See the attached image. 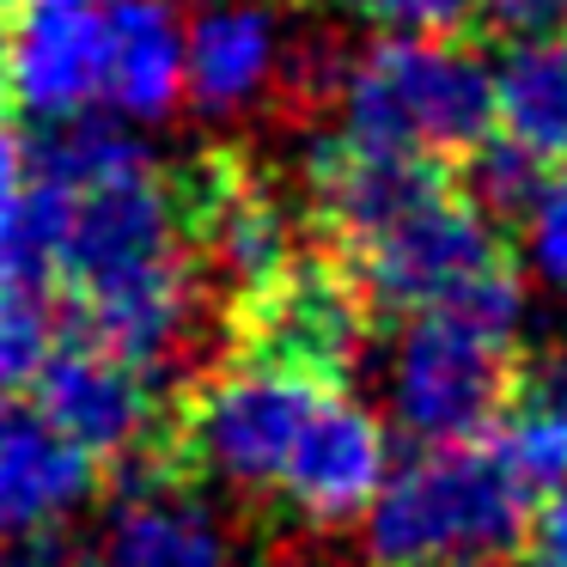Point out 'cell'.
Returning <instances> with one entry per match:
<instances>
[{
  "instance_id": "cell-9",
  "label": "cell",
  "mask_w": 567,
  "mask_h": 567,
  "mask_svg": "<svg viewBox=\"0 0 567 567\" xmlns=\"http://www.w3.org/2000/svg\"><path fill=\"white\" fill-rule=\"evenodd\" d=\"M384 427L354 391H323L281 470L287 530H354L384 482Z\"/></svg>"
},
{
  "instance_id": "cell-23",
  "label": "cell",
  "mask_w": 567,
  "mask_h": 567,
  "mask_svg": "<svg viewBox=\"0 0 567 567\" xmlns=\"http://www.w3.org/2000/svg\"><path fill=\"white\" fill-rule=\"evenodd\" d=\"M530 567H567V488L530 513V543H525Z\"/></svg>"
},
{
  "instance_id": "cell-11",
  "label": "cell",
  "mask_w": 567,
  "mask_h": 567,
  "mask_svg": "<svg viewBox=\"0 0 567 567\" xmlns=\"http://www.w3.org/2000/svg\"><path fill=\"white\" fill-rule=\"evenodd\" d=\"M275 43H281V25L262 0L202 7L184 38V104L202 123H245L250 135L262 86H269Z\"/></svg>"
},
{
  "instance_id": "cell-4",
  "label": "cell",
  "mask_w": 567,
  "mask_h": 567,
  "mask_svg": "<svg viewBox=\"0 0 567 567\" xmlns=\"http://www.w3.org/2000/svg\"><path fill=\"white\" fill-rule=\"evenodd\" d=\"M379 330L348 262L323 238H306L262 293L233 306V360L354 391Z\"/></svg>"
},
{
  "instance_id": "cell-8",
  "label": "cell",
  "mask_w": 567,
  "mask_h": 567,
  "mask_svg": "<svg viewBox=\"0 0 567 567\" xmlns=\"http://www.w3.org/2000/svg\"><path fill=\"white\" fill-rule=\"evenodd\" d=\"M184 257V233H177V208L165 189L159 165H128L99 184L74 189V220H68L62 269H55V293L92 299L111 293L123 281L165 269Z\"/></svg>"
},
{
  "instance_id": "cell-7",
  "label": "cell",
  "mask_w": 567,
  "mask_h": 567,
  "mask_svg": "<svg viewBox=\"0 0 567 567\" xmlns=\"http://www.w3.org/2000/svg\"><path fill=\"white\" fill-rule=\"evenodd\" d=\"M257 537L196 476L104 488V513L80 530L74 567H245Z\"/></svg>"
},
{
  "instance_id": "cell-24",
  "label": "cell",
  "mask_w": 567,
  "mask_h": 567,
  "mask_svg": "<svg viewBox=\"0 0 567 567\" xmlns=\"http://www.w3.org/2000/svg\"><path fill=\"white\" fill-rule=\"evenodd\" d=\"M440 567H525L518 555H470V561H440Z\"/></svg>"
},
{
  "instance_id": "cell-15",
  "label": "cell",
  "mask_w": 567,
  "mask_h": 567,
  "mask_svg": "<svg viewBox=\"0 0 567 567\" xmlns=\"http://www.w3.org/2000/svg\"><path fill=\"white\" fill-rule=\"evenodd\" d=\"M19 141H25V177H43V184H62V189H86L111 172L153 159L116 116L92 111V104L68 116H38L31 135H19Z\"/></svg>"
},
{
  "instance_id": "cell-16",
  "label": "cell",
  "mask_w": 567,
  "mask_h": 567,
  "mask_svg": "<svg viewBox=\"0 0 567 567\" xmlns=\"http://www.w3.org/2000/svg\"><path fill=\"white\" fill-rule=\"evenodd\" d=\"M555 177H561V165H549L543 153H530L525 141H513V135H482L476 147L457 159V189H464V202L488 226H501L506 238L530 233V220H537L543 196L555 189Z\"/></svg>"
},
{
  "instance_id": "cell-10",
  "label": "cell",
  "mask_w": 567,
  "mask_h": 567,
  "mask_svg": "<svg viewBox=\"0 0 567 567\" xmlns=\"http://www.w3.org/2000/svg\"><path fill=\"white\" fill-rule=\"evenodd\" d=\"M7 99L25 116H68L104 99V19L86 7H19L7 25Z\"/></svg>"
},
{
  "instance_id": "cell-6",
  "label": "cell",
  "mask_w": 567,
  "mask_h": 567,
  "mask_svg": "<svg viewBox=\"0 0 567 567\" xmlns=\"http://www.w3.org/2000/svg\"><path fill=\"white\" fill-rule=\"evenodd\" d=\"M31 391H38V415L55 433H68L99 464V476L123 457L147 452V445L177 440L184 396L153 391L141 367H128L123 354H111L99 342H80V336H55Z\"/></svg>"
},
{
  "instance_id": "cell-2",
  "label": "cell",
  "mask_w": 567,
  "mask_h": 567,
  "mask_svg": "<svg viewBox=\"0 0 567 567\" xmlns=\"http://www.w3.org/2000/svg\"><path fill=\"white\" fill-rule=\"evenodd\" d=\"M488 43L476 38H379L360 50L342 99V135L372 147H421L464 159L494 128Z\"/></svg>"
},
{
  "instance_id": "cell-20",
  "label": "cell",
  "mask_w": 567,
  "mask_h": 567,
  "mask_svg": "<svg viewBox=\"0 0 567 567\" xmlns=\"http://www.w3.org/2000/svg\"><path fill=\"white\" fill-rule=\"evenodd\" d=\"M245 567H372L348 530H281L257 543Z\"/></svg>"
},
{
  "instance_id": "cell-3",
  "label": "cell",
  "mask_w": 567,
  "mask_h": 567,
  "mask_svg": "<svg viewBox=\"0 0 567 567\" xmlns=\"http://www.w3.org/2000/svg\"><path fill=\"white\" fill-rule=\"evenodd\" d=\"M518 348L501 336H482L445 311H415L379 330L360 384L384 396V415L409 445L476 440L513 403ZM354 384V391H360Z\"/></svg>"
},
{
  "instance_id": "cell-13",
  "label": "cell",
  "mask_w": 567,
  "mask_h": 567,
  "mask_svg": "<svg viewBox=\"0 0 567 567\" xmlns=\"http://www.w3.org/2000/svg\"><path fill=\"white\" fill-rule=\"evenodd\" d=\"M104 99L128 123H165L184 104V25L172 0H116L104 13Z\"/></svg>"
},
{
  "instance_id": "cell-26",
  "label": "cell",
  "mask_w": 567,
  "mask_h": 567,
  "mask_svg": "<svg viewBox=\"0 0 567 567\" xmlns=\"http://www.w3.org/2000/svg\"><path fill=\"white\" fill-rule=\"evenodd\" d=\"M19 7H25V0H0V19H13Z\"/></svg>"
},
{
  "instance_id": "cell-22",
  "label": "cell",
  "mask_w": 567,
  "mask_h": 567,
  "mask_svg": "<svg viewBox=\"0 0 567 567\" xmlns=\"http://www.w3.org/2000/svg\"><path fill=\"white\" fill-rule=\"evenodd\" d=\"M525 238H530V257H537L543 281L567 293V165H561V177H555V189L543 196V208H537V220H530Z\"/></svg>"
},
{
  "instance_id": "cell-25",
  "label": "cell",
  "mask_w": 567,
  "mask_h": 567,
  "mask_svg": "<svg viewBox=\"0 0 567 567\" xmlns=\"http://www.w3.org/2000/svg\"><path fill=\"white\" fill-rule=\"evenodd\" d=\"M7 104L13 99H7V25H0V111H7Z\"/></svg>"
},
{
  "instance_id": "cell-27",
  "label": "cell",
  "mask_w": 567,
  "mask_h": 567,
  "mask_svg": "<svg viewBox=\"0 0 567 567\" xmlns=\"http://www.w3.org/2000/svg\"><path fill=\"white\" fill-rule=\"evenodd\" d=\"M55 7H92V0H55Z\"/></svg>"
},
{
  "instance_id": "cell-17",
  "label": "cell",
  "mask_w": 567,
  "mask_h": 567,
  "mask_svg": "<svg viewBox=\"0 0 567 567\" xmlns=\"http://www.w3.org/2000/svg\"><path fill=\"white\" fill-rule=\"evenodd\" d=\"M494 445H501L506 470L525 482L530 501H549L567 488V415L530 403H506V415L494 421Z\"/></svg>"
},
{
  "instance_id": "cell-1",
  "label": "cell",
  "mask_w": 567,
  "mask_h": 567,
  "mask_svg": "<svg viewBox=\"0 0 567 567\" xmlns=\"http://www.w3.org/2000/svg\"><path fill=\"white\" fill-rule=\"evenodd\" d=\"M530 494L506 470L494 433L409 445L367 506L360 555L372 567H440L470 555H525Z\"/></svg>"
},
{
  "instance_id": "cell-5",
  "label": "cell",
  "mask_w": 567,
  "mask_h": 567,
  "mask_svg": "<svg viewBox=\"0 0 567 567\" xmlns=\"http://www.w3.org/2000/svg\"><path fill=\"white\" fill-rule=\"evenodd\" d=\"M336 257H342L348 275L360 281L372 318L396 323V318L445 306V299H452L457 287H470L476 275L513 262L518 238H506L501 226H488L464 202V189H452V196L415 208L409 220H396L391 233L367 238V245H348V250H336Z\"/></svg>"
},
{
  "instance_id": "cell-14",
  "label": "cell",
  "mask_w": 567,
  "mask_h": 567,
  "mask_svg": "<svg viewBox=\"0 0 567 567\" xmlns=\"http://www.w3.org/2000/svg\"><path fill=\"white\" fill-rule=\"evenodd\" d=\"M494 116L530 153L567 165V31L494 43Z\"/></svg>"
},
{
  "instance_id": "cell-12",
  "label": "cell",
  "mask_w": 567,
  "mask_h": 567,
  "mask_svg": "<svg viewBox=\"0 0 567 567\" xmlns=\"http://www.w3.org/2000/svg\"><path fill=\"white\" fill-rule=\"evenodd\" d=\"M99 494V464L38 409L0 396V537L62 525Z\"/></svg>"
},
{
  "instance_id": "cell-19",
  "label": "cell",
  "mask_w": 567,
  "mask_h": 567,
  "mask_svg": "<svg viewBox=\"0 0 567 567\" xmlns=\"http://www.w3.org/2000/svg\"><path fill=\"white\" fill-rule=\"evenodd\" d=\"M396 38H476V0H336Z\"/></svg>"
},
{
  "instance_id": "cell-21",
  "label": "cell",
  "mask_w": 567,
  "mask_h": 567,
  "mask_svg": "<svg viewBox=\"0 0 567 567\" xmlns=\"http://www.w3.org/2000/svg\"><path fill=\"white\" fill-rule=\"evenodd\" d=\"M567 31V0H476V43H518Z\"/></svg>"
},
{
  "instance_id": "cell-18",
  "label": "cell",
  "mask_w": 567,
  "mask_h": 567,
  "mask_svg": "<svg viewBox=\"0 0 567 567\" xmlns=\"http://www.w3.org/2000/svg\"><path fill=\"white\" fill-rule=\"evenodd\" d=\"M55 336V293H25V287H0V396L25 391L43 372Z\"/></svg>"
}]
</instances>
